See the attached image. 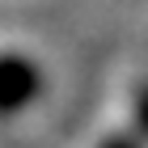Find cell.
I'll return each instance as SVG.
<instances>
[{
	"instance_id": "cell-1",
	"label": "cell",
	"mask_w": 148,
	"mask_h": 148,
	"mask_svg": "<svg viewBox=\"0 0 148 148\" xmlns=\"http://www.w3.org/2000/svg\"><path fill=\"white\" fill-rule=\"evenodd\" d=\"M38 89V72L25 59H0V106H21Z\"/></svg>"
}]
</instances>
